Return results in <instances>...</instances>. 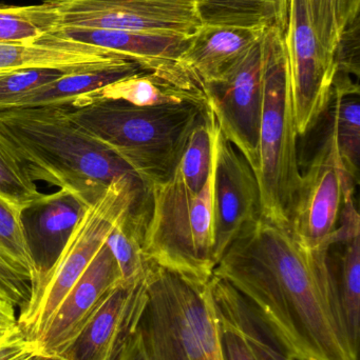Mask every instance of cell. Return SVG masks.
<instances>
[{"instance_id":"cell-1","label":"cell","mask_w":360,"mask_h":360,"mask_svg":"<svg viewBox=\"0 0 360 360\" xmlns=\"http://www.w3.org/2000/svg\"><path fill=\"white\" fill-rule=\"evenodd\" d=\"M330 250H311L263 216L245 228L213 275L258 311L293 360H359L345 335Z\"/></svg>"},{"instance_id":"cell-2","label":"cell","mask_w":360,"mask_h":360,"mask_svg":"<svg viewBox=\"0 0 360 360\" xmlns=\"http://www.w3.org/2000/svg\"><path fill=\"white\" fill-rule=\"evenodd\" d=\"M0 134L30 179L68 191L87 207L116 180L139 179L124 160L76 126L63 107L0 112Z\"/></svg>"},{"instance_id":"cell-3","label":"cell","mask_w":360,"mask_h":360,"mask_svg":"<svg viewBox=\"0 0 360 360\" xmlns=\"http://www.w3.org/2000/svg\"><path fill=\"white\" fill-rule=\"evenodd\" d=\"M205 107H137L101 99L63 109L76 126L124 160L150 188L170 179Z\"/></svg>"},{"instance_id":"cell-4","label":"cell","mask_w":360,"mask_h":360,"mask_svg":"<svg viewBox=\"0 0 360 360\" xmlns=\"http://www.w3.org/2000/svg\"><path fill=\"white\" fill-rule=\"evenodd\" d=\"M262 115L259 162L255 171L264 218L289 224L299 186L297 131L292 99L285 32L276 25L262 32Z\"/></svg>"},{"instance_id":"cell-5","label":"cell","mask_w":360,"mask_h":360,"mask_svg":"<svg viewBox=\"0 0 360 360\" xmlns=\"http://www.w3.org/2000/svg\"><path fill=\"white\" fill-rule=\"evenodd\" d=\"M139 332L149 360H224L209 283L149 262Z\"/></svg>"},{"instance_id":"cell-6","label":"cell","mask_w":360,"mask_h":360,"mask_svg":"<svg viewBox=\"0 0 360 360\" xmlns=\"http://www.w3.org/2000/svg\"><path fill=\"white\" fill-rule=\"evenodd\" d=\"M217 141V139H216ZM213 170L194 192L177 175L150 188V211L144 234L148 262L186 278L207 283L217 262L213 254Z\"/></svg>"},{"instance_id":"cell-7","label":"cell","mask_w":360,"mask_h":360,"mask_svg":"<svg viewBox=\"0 0 360 360\" xmlns=\"http://www.w3.org/2000/svg\"><path fill=\"white\" fill-rule=\"evenodd\" d=\"M150 203V188L139 179H122L110 184L101 199L85 212L67 245L52 268L40 276L31 297L18 313V327L38 344L66 296L84 274L108 234L131 207Z\"/></svg>"},{"instance_id":"cell-8","label":"cell","mask_w":360,"mask_h":360,"mask_svg":"<svg viewBox=\"0 0 360 360\" xmlns=\"http://www.w3.org/2000/svg\"><path fill=\"white\" fill-rule=\"evenodd\" d=\"M61 25L190 37L202 27L197 0H40Z\"/></svg>"},{"instance_id":"cell-9","label":"cell","mask_w":360,"mask_h":360,"mask_svg":"<svg viewBox=\"0 0 360 360\" xmlns=\"http://www.w3.org/2000/svg\"><path fill=\"white\" fill-rule=\"evenodd\" d=\"M202 91L220 134L244 156L255 172L263 101L261 37L221 77L204 84Z\"/></svg>"},{"instance_id":"cell-10","label":"cell","mask_w":360,"mask_h":360,"mask_svg":"<svg viewBox=\"0 0 360 360\" xmlns=\"http://www.w3.org/2000/svg\"><path fill=\"white\" fill-rule=\"evenodd\" d=\"M355 186L342 167L330 130L302 175L292 205L289 226L296 238L311 250H330L335 245L344 192Z\"/></svg>"},{"instance_id":"cell-11","label":"cell","mask_w":360,"mask_h":360,"mask_svg":"<svg viewBox=\"0 0 360 360\" xmlns=\"http://www.w3.org/2000/svg\"><path fill=\"white\" fill-rule=\"evenodd\" d=\"M285 39L296 131L304 135L327 111L337 65L319 44L306 0H289Z\"/></svg>"},{"instance_id":"cell-12","label":"cell","mask_w":360,"mask_h":360,"mask_svg":"<svg viewBox=\"0 0 360 360\" xmlns=\"http://www.w3.org/2000/svg\"><path fill=\"white\" fill-rule=\"evenodd\" d=\"M261 215L255 172L244 156L218 133L213 188V254L217 264L242 231Z\"/></svg>"},{"instance_id":"cell-13","label":"cell","mask_w":360,"mask_h":360,"mask_svg":"<svg viewBox=\"0 0 360 360\" xmlns=\"http://www.w3.org/2000/svg\"><path fill=\"white\" fill-rule=\"evenodd\" d=\"M48 35L72 44L94 46L116 53L133 61L148 73L154 74L179 88L202 90L179 63L190 37L139 33L122 30L61 25Z\"/></svg>"},{"instance_id":"cell-14","label":"cell","mask_w":360,"mask_h":360,"mask_svg":"<svg viewBox=\"0 0 360 360\" xmlns=\"http://www.w3.org/2000/svg\"><path fill=\"white\" fill-rule=\"evenodd\" d=\"M120 283L118 262L105 243L55 313L37 344L40 352L63 360L109 292Z\"/></svg>"},{"instance_id":"cell-15","label":"cell","mask_w":360,"mask_h":360,"mask_svg":"<svg viewBox=\"0 0 360 360\" xmlns=\"http://www.w3.org/2000/svg\"><path fill=\"white\" fill-rule=\"evenodd\" d=\"M146 304V274L114 287L63 360H116L139 329Z\"/></svg>"},{"instance_id":"cell-16","label":"cell","mask_w":360,"mask_h":360,"mask_svg":"<svg viewBox=\"0 0 360 360\" xmlns=\"http://www.w3.org/2000/svg\"><path fill=\"white\" fill-rule=\"evenodd\" d=\"M87 209L71 193L59 188L21 210L23 233L39 278L58 259Z\"/></svg>"},{"instance_id":"cell-17","label":"cell","mask_w":360,"mask_h":360,"mask_svg":"<svg viewBox=\"0 0 360 360\" xmlns=\"http://www.w3.org/2000/svg\"><path fill=\"white\" fill-rule=\"evenodd\" d=\"M127 60L116 53L72 44L48 34L32 44H0V73L27 69L88 71Z\"/></svg>"},{"instance_id":"cell-18","label":"cell","mask_w":360,"mask_h":360,"mask_svg":"<svg viewBox=\"0 0 360 360\" xmlns=\"http://www.w3.org/2000/svg\"><path fill=\"white\" fill-rule=\"evenodd\" d=\"M264 30L202 25L190 37L180 65L202 89L226 73L260 39Z\"/></svg>"},{"instance_id":"cell-19","label":"cell","mask_w":360,"mask_h":360,"mask_svg":"<svg viewBox=\"0 0 360 360\" xmlns=\"http://www.w3.org/2000/svg\"><path fill=\"white\" fill-rule=\"evenodd\" d=\"M142 72L145 71L139 65L127 60L109 67L66 74L55 82L32 91L15 103L10 109L75 107L80 101L92 93Z\"/></svg>"},{"instance_id":"cell-20","label":"cell","mask_w":360,"mask_h":360,"mask_svg":"<svg viewBox=\"0 0 360 360\" xmlns=\"http://www.w3.org/2000/svg\"><path fill=\"white\" fill-rule=\"evenodd\" d=\"M209 287L217 312L242 332L257 360H293L240 292L215 275L209 281Z\"/></svg>"},{"instance_id":"cell-21","label":"cell","mask_w":360,"mask_h":360,"mask_svg":"<svg viewBox=\"0 0 360 360\" xmlns=\"http://www.w3.org/2000/svg\"><path fill=\"white\" fill-rule=\"evenodd\" d=\"M359 84L349 74L336 72L329 108L331 131L347 174L359 184L360 155Z\"/></svg>"},{"instance_id":"cell-22","label":"cell","mask_w":360,"mask_h":360,"mask_svg":"<svg viewBox=\"0 0 360 360\" xmlns=\"http://www.w3.org/2000/svg\"><path fill=\"white\" fill-rule=\"evenodd\" d=\"M101 99L120 101L137 107L197 103L206 105L202 90H185L148 72L135 74L89 95L75 107Z\"/></svg>"},{"instance_id":"cell-23","label":"cell","mask_w":360,"mask_h":360,"mask_svg":"<svg viewBox=\"0 0 360 360\" xmlns=\"http://www.w3.org/2000/svg\"><path fill=\"white\" fill-rule=\"evenodd\" d=\"M344 252L333 266L345 335L351 352L359 359L360 333V233L342 241Z\"/></svg>"},{"instance_id":"cell-24","label":"cell","mask_w":360,"mask_h":360,"mask_svg":"<svg viewBox=\"0 0 360 360\" xmlns=\"http://www.w3.org/2000/svg\"><path fill=\"white\" fill-rule=\"evenodd\" d=\"M150 203L131 207L112 228L106 245L113 254L123 281H135L145 276L148 264L143 252L144 234L149 217Z\"/></svg>"},{"instance_id":"cell-25","label":"cell","mask_w":360,"mask_h":360,"mask_svg":"<svg viewBox=\"0 0 360 360\" xmlns=\"http://www.w3.org/2000/svg\"><path fill=\"white\" fill-rule=\"evenodd\" d=\"M218 133L215 116L206 103L173 172L194 192L202 190L213 170Z\"/></svg>"},{"instance_id":"cell-26","label":"cell","mask_w":360,"mask_h":360,"mask_svg":"<svg viewBox=\"0 0 360 360\" xmlns=\"http://www.w3.org/2000/svg\"><path fill=\"white\" fill-rule=\"evenodd\" d=\"M202 25L264 30L276 25L272 0H197Z\"/></svg>"},{"instance_id":"cell-27","label":"cell","mask_w":360,"mask_h":360,"mask_svg":"<svg viewBox=\"0 0 360 360\" xmlns=\"http://www.w3.org/2000/svg\"><path fill=\"white\" fill-rule=\"evenodd\" d=\"M58 27V13L46 4L0 6V44H32Z\"/></svg>"},{"instance_id":"cell-28","label":"cell","mask_w":360,"mask_h":360,"mask_svg":"<svg viewBox=\"0 0 360 360\" xmlns=\"http://www.w3.org/2000/svg\"><path fill=\"white\" fill-rule=\"evenodd\" d=\"M21 210L0 196V258L33 289L39 274L25 240Z\"/></svg>"},{"instance_id":"cell-29","label":"cell","mask_w":360,"mask_h":360,"mask_svg":"<svg viewBox=\"0 0 360 360\" xmlns=\"http://www.w3.org/2000/svg\"><path fill=\"white\" fill-rule=\"evenodd\" d=\"M306 2L319 44L327 54L334 57L340 36L359 16L360 0H306Z\"/></svg>"},{"instance_id":"cell-30","label":"cell","mask_w":360,"mask_h":360,"mask_svg":"<svg viewBox=\"0 0 360 360\" xmlns=\"http://www.w3.org/2000/svg\"><path fill=\"white\" fill-rule=\"evenodd\" d=\"M42 194L0 134V196L23 209Z\"/></svg>"},{"instance_id":"cell-31","label":"cell","mask_w":360,"mask_h":360,"mask_svg":"<svg viewBox=\"0 0 360 360\" xmlns=\"http://www.w3.org/2000/svg\"><path fill=\"white\" fill-rule=\"evenodd\" d=\"M72 71L61 69H27L0 76V112L10 109L32 91L46 86Z\"/></svg>"},{"instance_id":"cell-32","label":"cell","mask_w":360,"mask_h":360,"mask_svg":"<svg viewBox=\"0 0 360 360\" xmlns=\"http://www.w3.org/2000/svg\"><path fill=\"white\" fill-rule=\"evenodd\" d=\"M337 72L359 76V16L345 30L336 46Z\"/></svg>"},{"instance_id":"cell-33","label":"cell","mask_w":360,"mask_h":360,"mask_svg":"<svg viewBox=\"0 0 360 360\" xmlns=\"http://www.w3.org/2000/svg\"><path fill=\"white\" fill-rule=\"evenodd\" d=\"M217 314L224 360H257L242 332L225 317L218 312Z\"/></svg>"},{"instance_id":"cell-34","label":"cell","mask_w":360,"mask_h":360,"mask_svg":"<svg viewBox=\"0 0 360 360\" xmlns=\"http://www.w3.org/2000/svg\"><path fill=\"white\" fill-rule=\"evenodd\" d=\"M31 293L32 285L0 258V300H6L21 310L29 302Z\"/></svg>"},{"instance_id":"cell-35","label":"cell","mask_w":360,"mask_h":360,"mask_svg":"<svg viewBox=\"0 0 360 360\" xmlns=\"http://www.w3.org/2000/svg\"><path fill=\"white\" fill-rule=\"evenodd\" d=\"M0 360H57L40 352L37 344L25 338L20 328L0 342Z\"/></svg>"},{"instance_id":"cell-36","label":"cell","mask_w":360,"mask_h":360,"mask_svg":"<svg viewBox=\"0 0 360 360\" xmlns=\"http://www.w3.org/2000/svg\"><path fill=\"white\" fill-rule=\"evenodd\" d=\"M116 360H149L144 347L139 328L123 347Z\"/></svg>"},{"instance_id":"cell-37","label":"cell","mask_w":360,"mask_h":360,"mask_svg":"<svg viewBox=\"0 0 360 360\" xmlns=\"http://www.w3.org/2000/svg\"><path fill=\"white\" fill-rule=\"evenodd\" d=\"M18 327V315L16 308L10 302L0 300V330L10 331Z\"/></svg>"},{"instance_id":"cell-38","label":"cell","mask_w":360,"mask_h":360,"mask_svg":"<svg viewBox=\"0 0 360 360\" xmlns=\"http://www.w3.org/2000/svg\"><path fill=\"white\" fill-rule=\"evenodd\" d=\"M276 27L285 32L289 19V0H272Z\"/></svg>"},{"instance_id":"cell-39","label":"cell","mask_w":360,"mask_h":360,"mask_svg":"<svg viewBox=\"0 0 360 360\" xmlns=\"http://www.w3.org/2000/svg\"><path fill=\"white\" fill-rule=\"evenodd\" d=\"M18 329L19 327H17L16 329L10 330V331H1V330H0V342L10 338V336L12 335L13 333H15Z\"/></svg>"},{"instance_id":"cell-40","label":"cell","mask_w":360,"mask_h":360,"mask_svg":"<svg viewBox=\"0 0 360 360\" xmlns=\"http://www.w3.org/2000/svg\"><path fill=\"white\" fill-rule=\"evenodd\" d=\"M4 74H6V73H0V76L4 75Z\"/></svg>"},{"instance_id":"cell-41","label":"cell","mask_w":360,"mask_h":360,"mask_svg":"<svg viewBox=\"0 0 360 360\" xmlns=\"http://www.w3.org/2000/svg\"><path fill=\"white\" fill-rule=\"evenodd\" d=\"M13 334H14V333H13ZM13 334H12V335H13ZM8 338H6V340H8Z\"/></svg>"}]
</instances>
